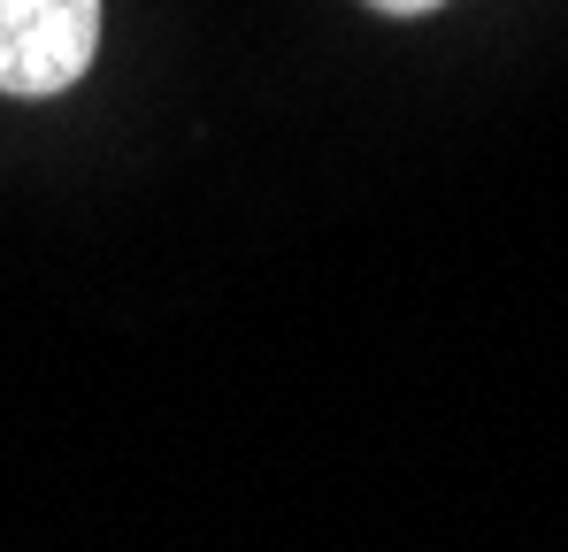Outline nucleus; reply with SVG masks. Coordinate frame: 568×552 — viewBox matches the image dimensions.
<instances>
[{"label":"nucleus","instance_id":"nucleus-1","mask_svg":"<svg viewBox=\"0 0 568 552\" xmlns=\"http://www.w3.org/2000/svg\"><path fill=\"white\" fill-rule=\"evenodd\" d=\"M100 47V0H0V92L47 100L78 85Z\"/></svg>","mask_w":568,"mask_h":552},{"label":"nucleus","instance_id":"nucleus-2","mask_svg":"<svg viewBox=\"0 0 568 552\" xmlns=\"http://www.w3.org/2000/svg\"><path fill=\"white\" fill-rule=\"evenodd\" d=\"M369 8H384V16H423V8H446V0H369Z\"/></svg>","mask_w":568,"mask_h":552}]
</instances>
